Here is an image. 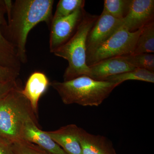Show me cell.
<instances>
[{"label": "cell", "instance_id": "cell-1", "mask_svg": "<svg viewBox=\"0 0 154 154\" xmlns=\"http://www.w3.org/2000/svg\"><path fill=\"white\" fill-rule=\"evenodd\" d=\"M53 0H16L9 18L10 41L22 63L27 61L26 44L30 30L38 23L51 25Z\"/></svg>", "mask_w": 154, "mask_h": 154}, {"label": "cell", "instance_id": "cell-2", "mask_svg": "<svg viewBox=\"0 0 154 154\" xmlns=\"http://www.w3.org/2000/svg\"><path fill=\"white\" fill-rule=\"evenodd\" d=\"M50 85L56 91L66 105L76 104L96 107L101 105L117 87L114 83L96 81L87 75L66 82L54 81Z\"/></svg>", "mask_w": 154, "mask_h": 154}, {"label": "cell", "instance_id": "cell-3", "mask_svg": "<svg viewBox=\"0 0 154 154\" xmlns=\"http://www.w3.org/2000/svg\"><path fill=\"white\" fill-rule=\"evenodd\" d=\"M98 17L86 12L71 38L53 53L68 62V66L64 73L63 82L83 75L89 76L90 69L86 63V42L88 33Z\"/></svg>", "mask_w": 154, "mask_h": 154}, {"label": "cell", "instance_id": "cell-4", "mask_svg": "<svg viewBox=\"0 0 154 154\" xmlns=\"http://www.w3.org/2000/svg\"><path fill=\"white\" fill-rule=\"evenodd\" d=\"M22 90L19 86L0 99V137L10 142L20 139L22 127L28 119H36Z\"/></svg>", "mask_w": 154, "mask_h": 154}, {"label": "cell", "instance_id": "cell-5", "mask_svg": "<svg viewBox=\"0 0 154 154\" xmlns=\"http://www.w3.org/2000/svg\"><path fill=\"white\" fill-rule=\"evenodd\" d=\"M142 28L130 32L122 25L105 42L88 51L86 63L88 67L110 58L125 56L133 54Z\"/></svg>", "mask_w": 154, "mask_h": 154}, {"label": "cell", "instance_id": "cell-6", "mask_svg": "<svg viewBox=\"0 0 154 154\" xmlns=\"http://www.w3.org/2000/svg\"><path fill=\"white\" fill-rule=\"evenodd\" d=\"M86 13L82 8L67 17L51 21L49 39L51 52L53 53L71 38Z\"/></svg>", "mask_w": 154, "mask_h": 154}, {"label": "cell", "instance_id": "cell-7", "mask_svg": "<svg viewBox=\"0 0 154 154\" xmlns=\"http://www.w3.org/2000/svg\"><path fill=\"white\" fill-rule=\"evenodd\" d=\"M123 25L122 19H116L102 12L87 37V52L102 44Z\"/></svg>", "mask_w": 154, "mask_h": 154}, {"label": "cell", "instance_id": "cell-8", "mask_svg": "<svg viewBox=\"0 0 154 154\" xmlns=\"http://www.w3.org/2000/svg\"><path fill=\"white\" fill-rule=\"evenodd\" d=\"M154 0H131L123 25L130 32H134L154 21Z\"/></svg>", "mask_w": 154, "mask_h": 154}, {"label": "cell", "instance_id": "cell-9", "mask_svg": "<svg viewBox=\"0 0 154 154\" xmlns=\"http://www.w3.org/2000/svg\"><path fill=\"white\" fill-rule=\"evenodd\" d=\"M36 145L51 154H68L46 133L38 128L36 119H28L22 127L20 139Z\"/></svg>", "mask_w": 154, "mask_h": 154}, {"label": "cell", "instance_id": "cell-10", "mask_svg": "<svg viewBox=\"0 0 154 154\" xmlns=\"http://www.w3.org/2000/svg\"><path fill=\"white\" fill-rule=\"evenodd\" d=\"M89 67V76L100 81H104L108 77L131 71L135 69L128 63L125 56L104 60Z\"/></svg>", "mask_w": 154, "mask_h": 154}, {"label": "cell", "instance_id": "cell-11", "mask_svg": "<svg viewBox=\"0 0 154 154\" xmlns=\"http://www.w3.org/2000/svg\"><path fill=\"white\" fill-rule=\"evenodd\" d=\"M79 130L76 125L70 124L46 133L66 153L82 154L78 137Z\"/></svg>", "mask_w": 154, "mask_h": 154}, {"label": "cell", "instance_id": "cell-12", "mask_svg": "<svg viewBox=\"0 0 154 154\" xmlns=\"http://www.w3.org/2000/svg\"><path fill=\"white\" fill-rule=\"evenodd\" d=\"M49 85L46 75L41 72H35L30 75L25 88L22 90V94L30 102L36 115L38 110V100Z\"/></svg>", "mask_w": 154, "mask_h": 154}, {"label": "cell", "instance_id": "cell-13", "mask_svg": "<svg viewBox=\"0 0 154 154\" xmlns=\"http://www.w3.org/2000/svg\"><path fill=\"white\" fill-rule=\"evenodd\" d=\"M78 137L82 154H111V143L105 137L91 134L81 128Z\"/></svg>", "mask_w": 154, "mask_h": 154}, {"label": "cell", "instance_id": "cell-14", "mask_svg": "<svg viewBox=\"0 0 154 154\" xmlns=\"http://www.w3.org/2000/svg\"><path fill=\"white\" fill-rule=\"evenodd\" d=\"M2 19L0 16V65L19 73L22 63L14 45L3 35Z\"/></svg>", "mask_w": 154, "mask_h": 154}, {"label": "cell", "instance_id": "cell-15", "mask_svg": "<svg viewBox=\"0 0 154 154\" xmlns=\"http://www.w3.org/2000/svg\"><path fill=\"white\" fill-rule=\"evenodd\" d=\"M129 80H137L154 83V72L145 69L135 68L131 71L108 77L104 81L114 83L118 86L123 82Z\"/></svg>", "mask_w": 154, "mask_h": 154}, {"label": "cell", "instance_id": "cell-16", "mask_svg": "<svg viewBox=\"0 0 154 154\" xmlns=\"http://www.w3.org/2000/svg\"><path fill=\"white\" fill-rule=\"evenodd\" d=\"M154 52V22L153 21L142 28L133 54H153Z\"/></svg>", "mask_w": 154, "mask_h": 154}, {"label": "cell", "instance_id": "cell-17", "mask_svg": "<svg viewBox=\"0 0 154 154\" xmlns=\"http://www.w3.org/2000/svg\"><path fill=\"white\" fill-rule=\"evenodd\" d=\"M131 0H105L102 12L119 19H123L129 11Z\"/></svg>", "mask_w": 154, "mask_h": 154}, {"label": "cell", "instance_id": "cell-18", "mask_svg": "<svg viewBox=\"0 0 154 154\" xmlns=\"http://www.w3.org/2000/svg\"><path fill=\"white\" fill-rule=\"evenodd\" d=\"M85 3L84 0H60L52 20L69 16L77 10L84 8Z\"/></svg>", "mask_w": 154, "mask_h": 154}, {"label": "cell", "instance_id": "cell-19", "mask_svg": "<svg viewBox=\"0 0 154 154\" xmlns=\"http://www.w3.org/2000/svg\"><path fill=\"white\" fill-rule=\"evenodd\" d=\"M125 57L128 63L135 68L145 69L154 72V54H132Z\"/></svg>", "mask_w": 154, "mask_h": 154}, {"label": "cell", "instance_id": "cell-20", "mask_svg": "<svg viewBox=\"0 0 154 154\" xmlns=\"http://www.w3.org/2000/svg\"><path fill=\"white\" fill-rule=\"evenodd\" d=\"M11 143L14 154H51L35 144L21 139Z\"/></svg>", "mask_w": 154, "mask_h": 154}, {"label": "cell", "instance_id": "cell-21", "mask_svg": "<svg viewBox=\"0 0 154 154\" xmlns=\"http://www.w3.org/2000/svg\"><path fill=\"white\" fill-rule=\"evenodd\" d=\"M19 73L0 65V82H6L17 79Z\"/></svg>", "mask_w": 154, "mask_h": 154}, {"label": "cell", "instance_id": "cell-22", "mask_svg": "<svg viewBox=\"0 0 154 154\" xmlns=\"http://www.w3.org/2000/svg\"><path fill=\"white\" fill-rule=\"evenodd\" d=\"M19 86L17 79L6 82H0V99L13 89Z\"/></svg>", "mask_w": 154, "mask_h": 154}, {"label": "cell", "instance_id": "cell-23", "mask_svg": "<svg viewBox=\"0 0 154 154\" xmlns=\"http://www.w3.org/2000/svg\"><path fill=\"white\" fill-rule=\"evenodd\" d=\"M0 154H14L11 142L1 137H0Z\"/></svg>", "mask_w": 154, "mask_h": 154}]
</instances>
